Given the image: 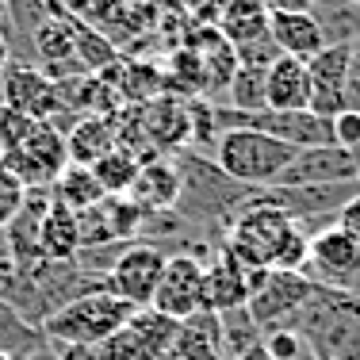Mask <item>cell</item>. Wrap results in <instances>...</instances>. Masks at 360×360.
<instances>
[{"label": "cell", "instance_id": "1", "mask_svg": "<svg viewBox=\"0 0 360 360\" xmlns=\"http://www.w3.org/2000/svg\"><path fill=\"white\" fill-rule=\"evenodd\" d=\"M291 333L314 360H360V295L314 284L291 322Z\"/></svg>", "mask_w": 360, "mask_h": 360}, {"label": "cell", "instance_id": "2", "mask_svg": "<svg viewBox=\"0 0 360 360\" xmlns=\"http://www.w3.org/2000/svg\"><path fill=\"white\" fill-rule=\"evenodd\" d=\"M173 165L180 173V200L173 215L180 222H230L234 211L253 195V188L230 180L215 161L195 150H180Z\"/></svg>", "mask_w": 360, "mask_h": 360}, {"label": "cell", "instance_id": "3", "mask_svg": "<svg viewBox=\"0 0 360 360\" xmlns=\"http://www.w3.org/2000/svg\"><path fill=\"white\" fill-rule=\"evenodd\" d=\"M295 153L299 150L261 131H222L215 150H211V161L245 188H272Z\"/></svg>", "mask_w": 360, "mask_h": 360}, {"label": "cell", "instance_id": "4", "mask_svg": "<svg viewBox=\"0 0 360 360\" xmlns=\"http://www.w3.org/2000/svg\"><path fill=\"white\" fill-rule=\"evenodd\" d=\"M134 311L139 307L123 303L111 291H92V295H81L73 303L58 307L42 322V333H46L50 345H100L115 330H123Z\"/></svg>", "mask_w": 360, "mask_h": 360}, {"label": "cell", "instance_id": "5", "mask_svg": "<svg viewBox=\"0 0 360 360\" xmlns=\"http://www.w3.org/2000/svg\"><path fill=\"white\" fill-rule=\"evenodd\" d=\"M314 284L303 272H284V269H257L250 272V299L245 311L253 314L257 330L261 333H276V330H291L299 307L311 299Z\"/></svg>", "mask_w": 360, "mask_h": 360}, {"label": "cell", "instance_id": "6", "mask_svg": "<svg viewBox=\"0 0 360 360\" xmlns=\"http://www.w3.org/2000/svg\"><path fill=\"white\" fill-rule=\"evenodd\" d=\"M303 276L319 288L333 291H356L360 295V242L341 222L311 234L307 242V264Z\"/></svg>", "mask_w": 360, "mask_h": 360}, {"label": "cell", "instance_id": "7", "mask_svg": "<svg viewBox=\"0 0 360 360\" xmlns=\"http://www.w3.org/2000/svg\"><path fill=\"white\" fill-rule=\"evenodd\" d=\"M0 165L20 180L23 188H50L62 176V169L70 165L65 134L54 123H39L12 153H0Z\"/></svg>", "mask_w": 360, "mask_h": 360}, {"label": "cell", "instance_id": "8", "mask_svg": "<svg viewBox=\"0 0 360 360\" xmlns=\"http://www.w3.org/2000/svg\"><path fill=\"white\" fill-rule=\"evenodd\" d=\"M165 250L153 242H131L123 253H119L115 269L108 272V291L119 295L123 303L131 307H150L153 291L161 284V272H165Z\"/></svg>", "mask_w": 360, "mask_h": 360}, {"label": "cell", "instance_id": "9", "mask_svg": "<svg viewBox=\"0 0 360 360\" xmlns=\"http://www.w3.org/2000/svg\"><path fill=\"white\" fill-rule=\"evenodd\" d=\"M150 307L161 311L165 319H173V322L203 311V261L200 257L195 253H173L169 257Z\"/></svg>", "mask_w": 360, "mask_h": 360}, {"label": "cell", "instance_id": "10", "mask_svg": "<svg viewBox=\"0 0 360 360\" xmlns=\"http://www.w3.org/2000/svg\"><path fill=\"white\" fill-rule=\"evenodd\" d=\"M0 104L23 111L35 123H54L58 119V84L35 65H23L12 58V65L0 77Z\"/></svg>", "mask_w": 360, "mask_h": 360}, {"label": "cell", "instance_id": "11", "mask_svg": "<svg viewBox=\"0 0 360 360\" xmlns=\"http://www.w3.org/2000/svg\"><path fill=\"white\" fill-rule=\"evenodd\" d=\"M353 46H322L307 62V77H311V108L307 111L322 119H333L345 111V84L349 70H353Z\"/></svg>", "mask_w": 360, "mask_h": 360}, {"label": "cell", "instance_id": "12", "mask_svg": "<svg viewBox=\"0 0 360 360\" xmlns=\"http://www.w3.org/2000/svg\"><path fill=\"white\" fill-rule=\"evenodd\" d=\"M353 180H356L353 153L341 150V146H314V150H299L272 188H319V184H353Z\"/></svg>", "mask_w": 360, "mask_h": 360}, {"label": "cell", "instance_id": "13", "mask_svg": "<svg viewBox=\"0 0 360 360\" xmlns=\"http://www.w3.org/2000/svg\"><path fill=\"white\" fill-rule=\"evenodd\" d=\"M250 299V272L219 245L211 261H203V311H234Z\"/></svg>", "mask_w": 360, "mask_h": 360}, {"label": "cell", "instance_id": "14", "mask_svg": "<svg viewBox=\"0 0 360 360\" xmlns=\"http://www.w3.org/2000/svg\"><path fill=\"white\" fill-rule=\"evenodd\" d=\"M127 200L142 211V215H169L176 211V200H180V173L173 165V158H153L146 161L134 176Z\"/></svg>", "mask_w": 360, "mask_h": 360}, {"label": "cell", "instance_id": "15", "mask_svg": "<svg viewBox=\"0 0 360 360\" xmlns=\"http://www.w3.org/2000/svg\"><path fill=\"white\" fill-rule=\"evenodd\" d=\"M161 360H222V330L215 311H195L176 322L173 345Z\"/></svg>", "mask_w": 360, "mask_h": 360}, {"label": "cell", "instance_id": "16", "mask_svg": "<svg viewBox=\"0 0 360 360\" xmlns=\"http://www.w3.org/2000/svg\"><path fill=\"white\" fill-rule=\"evenodd\" d=\"M264 108L269 111H307L311 108V77L307 62L280 54L264 70Z\"/></svg>", "mask_w": 360, "mask_h": 360}, {"label": "cell", "instance_id": "17", "mask_svg": "<svg viewBox=\"0 0 360 360\" xmlns=\"http://www.w3.org/2000/svg\"><path fill=\"white\" fill-rule=\"evenodd\" d=\"M269 35L280 54L295 58V62H311L326 46L322 27L311 12H269Z\"/></svg>", "mask_w": 360, "mask_h": 360}, {"label": "cell", "instance_id": "18", "mask_svg": "<svg viewBox=\"0 0 360 360\" xmlns=\"http://www.w3.org/2000/svg\"><path fill=\"white\" fill-rule=\"evenodd\" d=\"M219 35L234 46V54L257 46V42H269V4L264 0H226L219 15Z\"/></svg>", "mask_w": 360, "mask_h": 360}, {"label": "cell", "instance_id": "19", "mask_svg": "<svg viewBox=\"0 0 360 360\" xmlns=\"http://www.w3.org/2000/svg\"><path fill=\"white\" fill-rule=\"evenodd\" d=\"M115 150V127L104 115H84L73 127H65V153L70 165H84L92 169L104 153Z\"/></svg>", "mask_w": 360, "mask_h": 360}, {"label": "cell", "instance_id": "20", "mask_svg": "<svg viewBox=\"0 0 360 360\" xmlns=\"http://www.w3.org/2000/svg\"><path fill=\"white\" fill-rule=\"evenodd\" d=\"M81 242H77V215L65 203L50 200L46 215H42V226H39V253L42 261H54V264H65L73 261Z\"/></svg>", "mask_w": 360, "mask_h": 360}, {"label": "cell", "instance_id": "21", "mask_svg": "<svg viewBox=\"0 0 360 360\" xmlns=\"http://www.w3.org/2000/svg\"><path fill=\"white\" fill-rule=\"evenodd\" d=\"M50 341L46 333H42V326L27 322L20 311H12L8 303H0V353L12 356V360H27L42 353Z\"/></svg>", "mask_w": 360, "mask_h": 360}, {"label": "cell", "instance_id": "22", "mask_svg": "<svg viewBox=\"0 0 360 360\" xmlns=\"http://www.w3.org/2000/svg\"><path fill=\"white\" fill-rule=\"evenodd\" d=\"M50 195H54L58 203H65L70 211H84V207H96L100 200H108L104 188H100V180L92 169L84 165H65L62 176L50 184Z\"/></svg>", "mask_w": 360, "mask_h": 360}, {"label": "cell", "instance_id": "23", "mask_svg": "<svg viewBox=\"0 0 360 360\" xmlns=\"http://www.w3.org/2000/svg\"><path fill=\"white\" fill-rule=\"evenodd\" d=\"M139 169H142V158H134L131 150L115 146V150L104 153V158L92 165V173H96L104 195H127V192H131V184H134V176H139Z\"/></svg>", "mask_w": 360, "mask_h": 360}, {"label": "cell", "instance_id": "24", "mask_svg": "<svg viewBox=\"0 0 360 360\" xmlns=\"http://www.w3.org/2000/svg\"><path fill=\"white\" fill-rule=\"evenodd\" d=\"M219 330H222V360H238L242 353H250L257 341L264 338L257 330L253 314L245 307H234V311H222L219 314Z\"/></svg>", "mask_w": 360, "mask_h": 360}, {"label": "cell", "instance_id": "25", "mask_svg": "<svg viewBox=\"0 0 360 360\" xmlns=\"http://www.w3.org/2000/svg\"><path fill=\"white\" fill-rule=\"evenodd\" d=\"M96 353H100V360H161L158 349H153L131 322H127L123 330H115L108 341H100Z\"/></svg>", "mask_w": 360, "mask_h": 360}, {"label": "cell", "instance_id": "26", "mask_svg": "<svg viewBox=\"0 0 360 360\" xmlns=\"http://www.w3.org/2000/svg\"><path fill=\"white\" fill-rule=\"evenodd\" d=\"M226 96H230L226 108H234V111H264V70H257V65H238Z\"/></svg>", "mask_w": 360, "mask_h": 360}, {"label": "cell", "instance_id": "27", "mask_svg": "<svg viewBox=\"0 0 360 360\" xmlns=\"http://www.w3.org/2000/svg\"><path fill=\"white\" fill-rule=\"evenodd\" d=\"M73 215H77V242H81V250H96V245H111V242H119L115 230H111L108 200H100L96 207L73 211ZM81 250H77V253H81Z\"/></svg>", "mask_w": 360, "mask_h": 360}, {"label": "cell", "instance_id": "28", "mask_svg": "<svg viewBox=\"0 0 360 360\" xmlns=\"http://www.w3.org/2000/svg\"><path fill=\"white\" fill-rule=\"evenodd\" d=\"M35 127H39V123H35V119H27L23 111L0 104V153H12L15 146H20L31 131H35Z\"/></svg>", "mask_w": 360, "mask_h": 360}, {"label": "cell", "instance_id": "29", "mask_svg": "<svg viewBox=\"0 0 360 360\" xmlns=\"http://www.w3.org/2000/svg\"><path fill=\"white\" fill-rule=\"evenodd\" d=\"M23 195H27V188L20 184L12 173H8L4 165H0V230L8 226L15 215H20V207H23Z\"/></svg>", "mask_w": 360, "mask_h": 360}, {"label": "cell", "instance_id": "30", "mask_svg": "<svg viewBox=\"0 0 360 360\" xmlns=\"http://www.w3.org/2000/svg\"><path fill=\"white\" fill-rule=\"evenodd\" d=\"M330 123H333V146H341V150L353 153L360 146V111L345 108L341 115H333Z\"/></svg>", "mask_w": 360, "mask_h": 360}, {"label": "cell", "instance_id": "31", "mask_svg": "<svg viewBox=\"0 0 360 360\" xmlns=\"http://www.w3.org/2000/svg\"><path fill=\"white\" fill-rule=\"evenodd\" d=\"M338 222H341V226H345L349 234H353L356 242H360V195H356V200H349L345 207H341V215H338Z\"/></svg>", "mask_w": 360, "mask_h": 360}, {"label": "cell", "instance_id": "32", "mask_svg": "<svg viewBox=\"0 0 360 360\" xmlns=\"http://www.w3.org/2000/svg\"><path fill=\"white\" fill-rule=\"evenodd\" d=\"M8 65H12V46H8V31L0 27V77H4Z\"/></svg>", "mask_w": 360, "mask_h": 360}, {"label": "cell", "instance_id": "33", "mask_svg": "<svg viewBox=\"0 0 360 360\" xmlns=\"http://www.w3.org/2000/svg\"><path fill=\"white\" fill-rule=\"evenodd\" d=\"M238 360H272V353H269V349H264V338H261V341H257V345L250 349V353H242Z\"/></svg>", "mask_w": 360, "mask_h": 360}, {"label": "cell", "instance_id": "34", "mask_svg": "<svg viewBox=\"0 0 360 360\" xmlns=\"http://www.w3.org/2000/svg\"><path fill=\"white\" fill-rule=\"evenodd\" d=\"M27 360H62V356H58V345H46V349H42V353L27 356Z\"/></svg>", "mask_w": 360, "mask_h": 360}, {"label": "cell", "instance_id": "35", "mask_svg": "<svg viewBox=\"0 0 360 360\" xmlns=\"http://www.w3.org/2000/svg\"><path fill=\"white\" fill-rule=\"evenodd\" d=\"M353 169H356V188H360V146L353 150Z\"/></svg>", "mask_w": 360, "mask_h": 360}, {"label": "cell", "instance_id": "36", "mask_svg": "<svg viewBox=\"0 0 360 360\" xmlns=\"http://www.w3.org/2000/svg\"><path fill=\"white\" fill-rule=\"evenodd\" d=\"M345 4H353V8H360V0H345Z\"/></svg>", "mask_w": 360, "mask_h": 360}, {"label": "cell", "instance_id": "37", "mask_svg": "<svg viewBox=\"0 0 360 360\" xmlns=\"http://www.w3.org/2000/svg\"><path fill=\"white\" fill-rule=\"evenodd\" d=\"M0 360H12V356H4V353H0Z\"/></svg>", "mask_w": 360, "mask_h": 360}]
</instances>
